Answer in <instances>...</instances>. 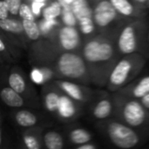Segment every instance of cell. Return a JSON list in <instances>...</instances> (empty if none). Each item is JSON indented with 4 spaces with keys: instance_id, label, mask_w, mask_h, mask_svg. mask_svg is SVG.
<instances>
[{
    "instance_id": "cell-26",
    "label": "cell",
    "mask_w": 149,
    "mask_h": 149,
    "mask_svg": "<svg viewBox=\"0 0 149 149\" xmlns=\"http://www.w3.org/2000/svg\"><path fill=\"white\" fill-rule=\"evenodd\" d=\"M63 6L58 0H51L43 9L42 17L46 19L60 18Z\"/></svg>"
},
{
    "instance_id": "cell-33",
    "label": "cell",
    "mask_w": 149,
    "mask_h": 149,
    "mask_svg": "<svg viewBox=\"0 0 149 149\" xmlns=\"http://www.w3.org/2000/svg\"><path fill=\"white\" fill-rule=\"evenodd\" d=\"M135 4H137L138 6H140L141 8L143 9H148V0H132Z\"/></svg>"
},
{
    "instance_id": "cell-7",
    "label": "cell",
    "mask_w": 149,
    "mask_h": 149,
    "mask_svg": "<svg viewBox=\"0 0 149 149\" xmlns=\"http://www.w3.org/2000/svg\"><path fill=\"white\" fill-rule=\"evenodd\" d=\"M93 4V18L98 33L117 36L119 30L128 20L121 17L110 0H90Z\"/></svg>"
},
{
    "instance_id": "cell-37",
    "label": "cell",
    "mask_w": 149,
    "mask_h": 149,
    "mask_svg": "<svg viewBox=\"0 0 149 149\" xmlns=\"http://www.w3.org/2000/svg\"><path fill=\"white\" fill-rule=\"evenodd\" d=\"M24 2H26V3H28L29 4H31V3L34 1V0H23Z\"/></svg>"
},
{
    "instance_id": "cell-38",
    "label": "cell",
    "mask_w": 149,
    "mask_h": 149,
    "mask_svg": "<svg viewBox=\"0 0 149 149\" xmlns=\"http://www.w3.org/2000/svg\"><path fill=\"white\" fill-rule=\"evenodd\" d=\"M148 9L149 10V0H148Z\"/></svg>"
},
{
    "instance_id": "cell-13",
    "label": "cell",
    "mask_w": 149,
    "mask_h": 149,
    "mask_svg": "<svg viewBox=\"0 0 149 149\" xmlns=\"http://www.w3.org/2000/svg\"><path fill=\"white\" fill-rule=\"evenodd\" d=\"M53 81L65 94L77 102L84 105L85 107L90 102L97 89V87L93 88L91 86H86L67 79H56Z\"/></svg>"
},
{
    "instance_id": "cell-29",
    "label": "cell",
    "mask_w": 149,
    "mask_h": 149,
    "mask_svg": "<svg viewBox=\"0 0 149 149\" xmlns=\"http://www.w3.org/2000/svg\"><path fill=\"white\" fill-rule=\"evenodd\" d=\"M30 79L31 80L38 86H43L45 85V79L42 71L40 68L37 65H31V70L30 72Z\"/></svg>"
},
{
    "instance_id": "cell-3",
    "label": "cell",
    "mask_w": 149,
    "mask_h": 149,
    "mask_svg": "<svg viewBox=\"0 0 149 149\" xmlns=\"http://www.w3.org/2000/svg\"><path fill=\"white\" fill-rule=\"evenodd\" d=\"M94 127L104 139L118 148H139L147 141L149 136V131L135 129L114 117L95 122Z\"/></svg>"
},
{
    "instance_id": "cell-20",
    "label": "cell",
    "mask_w": 149,
    "mask_h": 149,
    "mask_svg": "<svg viewBox=\"0 0 149 149\" xmlns=\"http://www.w3.org/2000/svg\"><path fill=\"white\" fill-rule=\"evenodd\" d=\"M43 129L44 127H33L21 130L20 137L23 146L27 149L43 148Z\"/></svg>"
},
{
    "instance_id": "cell-5",
    "label": "cell",
    "mask_w": 149,
    "mask_h": 149,
    "mask_svg": "<svg viewBox=\"0 0 149 149\" xmlns=\"http://www.w3.org/2000/svg\"><path fill=\"white\" fill-rule=\"evenodd\" d=\"M114 100L113 117L139 130L149 131V112L141 100L113 93Z\"/></svg>"
},
{
    "instance_id": "cell-35",
    "label": "cell",
    "mask_w": 149,
    "mask_h": 149,
    "mask_svg": "<svg viewBox=\"0 0 149 149\" xmlns=\"http://www.w3.org/2000/svg\"><path fill=\"white\" fill-rule=\"evenodd\" d=\"M141 100V102L143 103V105L145 106V107L148 110L149 112V94H148L145 97H143Z\"/></svg>"
},
{
    "instance_id": "cell-11",
    "label": "cell",
    "mask_w": 149,
    "mask_h": 149,
    "mask_svg": "<svg viewBox=\"0 0 149 149\" xmlns=\"http://www.w3.org/2000/svg\"><path fill=\"white\" fill-rule=\"evenodd\" d=\"M35 108H16L10 112V119L17 127L23 129L45 127L50 126L51 120L46 114L42 115Z\"/></svg>"
},
{
    "instance_id": "cell-1",
    "label": "cell",
    "mask_w": 149,
    "mask_h": 149,
    "mask_svg": "<svg viewBox=\"0 0 149 149\" xmlns=\"http://www.w3.org/2000/svg\"><path fill=\"white\" fill-rule=\"evenodd\" d=\"M32 65H48L55 72L56 79H67L93 86L86 63L80 52H64L49 39L40 38L29 49Z\"/></svg>"
},
{
    "instance_id": "cell-36",
    "label": "cell",
    "mask_w": 149,
    "mask_h": 149,
    "mask_svg": "<svg viewBox=\"0 0 149 149\" xmlns=\"http://www.w3.org/2000/svg\"><path fill=\"white\" fill-rule=\"evenodd\" d=\"M58 1L62 4V6H71L75 0H58Z\"/></svg>"
},
{
    "instance_id": "cell-31",
    "label": "cell",
    "mask_w": 149,
    "mask_h": 149,
    "mask_svg": "<svg viewBox=\"0 0 149 149\" xmlns=\"http://www.w3.org/2000/svg\"><path fill=\"white\" fill-rule=\"evenodd\" d=\"M10 17L9 5L6 0H0V19H6Z\"/></svg>"
},
{
    "instance_id": "cell-17",
    "label": "cell",
    "mask_w": 149,
    "mask_h": 149,
    "mask_svg": "<svg viewBox=\"0 0 149 149\" xmlns=\"http://www.w3.org/2000/svg\"><path fill=\"white\" fill-rule=\"evenodd\" d=\"M119 14L127 20H135L147 17V9L141 8L132 0H110Z\"/></svg>"
},
{
    "instance_id": "cell-12",
    "label": "cell",
    "mask_w": 149,
    "mask_h": 149,
    "mask_svg": "<svg viewBox=\"0 0 149 149\" xmlns=\"http://www.w3.org/2000/svg\"><path fill=\"white\" fill-rule=\"evenodd\" d=\"M85 110L84 105L72 100L62 91L55 122L62 125L76 122L79 119L85 116Z\"/></svg>"
},
{
    "instance_id": "cell-34",
    "label": "cell",
    "mask_w": 149,
    "mask_h": 149,
    "mask_svg": "<svg viewBox=\"0 0 149 149\" xmlns=\"http://www.w3.org/2000/svg\"><path fill=\"white\" fill-rule=\"evenodd\" d=\"M145 56L149 58V23L148 27V31H147V42H146V52H145Z\"/></svg>"
},
{
    "instance_id": "cell-14",
    "label": "cell",
    "mask_w": 149,
    "mask_h": 149,
    "mask_svg": "<svg viewBox=\"0 0 149 149\" xmlns=\"http://www.w3.org/2000/svg\"><path fill=\"white\" fill-rule=\"evenodd\" d=\"M61 93L62 90L55 84L54 81L42 86L40 93L42 109L52 122H55Z\"/></svg>"
},
{
    "instance_id": "cell-18",
    "label": "cell",
    "mask_w": 149,
    "mask_h": 149,
    "mask_svg": "<svg viewBox=\"0 0 149 149\" xmlns=\"http://www.w3.org/2000/svg\"><path fill=\"white\" fill-rule=\"evenodd\" d=\"M118 93L141 100L143 97L149 94V73L139 76L124 88L118 91Z\"/></svg>"
},
{
    "instance_id": "cell-23",
    "label": "cell",
    "mask_w": 149,
    "mask_h": 149,
    "mask_svg": "<svg viewBox=\"0 0 149 149\" xmlns=\"http://www.w3.org/2000/svg\"><path fill=\"white\" fill-rule=\"evenodd\" d=\"M38 24L41 31L42 38H49L53 31L62 24L60 18H52L46 19L40 17L38 19Z\"/></svg>"
},
{
    "instance_id": "cell-4",
    "label": "cell",
    "mask_w": 149,
    "mask_h": 149,
    "mask_svg": "<svg viewBox=\"0 0 149 149\" xmlns=\"http://www.w3.org/2000/svg\"><path fill=\"white\" fill-rule=\"evenodd\" d=\"M148 58L140 52L121 56L112 69L106 89L118 92L140 76L147 65Z\"/></svg>"
},
{
    "instance_id": "cell-24",
    "label": "cell",
    "mask_w": 149,
    "mask_h": 149,
    "mask_svg": "<svg viewBox=\"0 0 149 149\" xmlns=\"http://www.w3.org/2000/svg\"><path fill=\"white\" fill-rule=\"evenodd\" d=\"M22 23L24 25V32L30 41L35 42L42 38L41 31L38 24V20L22 19Z\"/></svg>"
},
{
    "instance_id": "cell-22",
    "label": "cell",
    "mask_w": 149,
    "mask_h": 149,
    "mask_svg": "<svg viewBox=\"0 0 149 149\" xmlns=\"http://www.w3.org/2000/svg\"><path fill=\"white\" fill-rule=\"evenodd\" d=\"M77 19L93 17V4L90 0H75L71 5Z\"/></svg>"
},
{
    "instance_id": "cell-15",
    "label": "cell",
    "mask_w": 149,
    "mask_h": 149,
    "mask_svg": "<svg viewBox=\"0 0 149 149\" xmlns=\"http://www.w3.org/2000/svg\"><path fill=\"white\" fill-rule=\"evenodd\" d=\"M0 28L1 34L9 40H13L15 38L20 46L25 45L26 41H30L24 32L22 19L19 17H10L6 19H0Z\"/></svg>"
},
{
    "instance_id": "cell-25",
    "label": "cell",
    "mask_w": 149,
    "mask_h": 149,
    "mask_svg": "<svg viewBox=\"0 0 149 149\" xmlns=\"http://www.w3.org/2000/svg\"><path fill=\"white\" fill-rule=\"evenodd\" d=\"M78 28L84 38L93 37L98 33L93 17H84L78 20Z\"/></svg>"
},
{
    "instance_id": "cell-16",
    "label": "cell",
    "mask_w": 149,
    "mask_h": 149,
    "mask_svg": "<svg viewBox=\"0 0 149 149\" xmlns=\"http://www.w3.org/2000/svg\"><path fill=\"white\" fill-rule=\"evenodd\" d=\"M63 126H65L64 133L66 139L67 147L70 146L75 148L87 142H92L94 140V135L90 130L86 127L77 126L75 122Z\"/></svg>"
},
{
    "instance_id": "cell-30",
    "label": "cell",
    "mask_w": 149,
    "mask_h": 149,
    "mask_svg": "<svg viewBox=\"0 0 149 149\" xmlns=\"http://www.w3.org/2000/svg\"><path fill=\"white\" fill-rule=\"evenodd\" d=\"M9 5L10 17H19V9L23 3V0H6Z\"/></svg>"
},
{
    "instance_id": "cell-19",
    "label": "cell",
    "mask_w": 149,
    "mask_h": 149,
    "mask_svg": "<svg viewBox=\"0 0 149 149\" xmlns=\"http://www.w3.org/2000/svg\"><path fill=\"white\" fill-rule=\"evenodd\" d=\"M43 145L46 149H63L67 147L64 130L59 131L50 126L44 127L42 133Z\"/></svg>"
},
{
    "instance_id": "cell-8",
    "label": "cell",
    "mask_w": 149,
    "mask_h": 149,
    "mask_svg": "<svg viewBox=\"0 0 149 149\" xmlns=\"http://www.w3.org/2000/svg\"><path fill=\"white\" fill-rule=\"evenodd\" d=\"M8 86L21 94L27 101L30 108H42L41 99L36 93L33 82L17 65H12L7 75Z\"/></svg>"
},
{
    "instance_id": "cell-27",
    "label": "cell",
    "mask_w": 149,
    "mask_h": 149,
    "mask_svg": "<svg viewBox=\"0 0 149 149\" xmlns=\"http://www.w3.org/2000/svg\"><path fill=\"white\" fill-rule=\"evenodd\" d=\"M60 21L64 25L78 27V19L75 14L73 13L71 6H63L62 14L60 16Z\"/></svg>"
},
{
    "instance_id": "cell-28",
    "label": "cell",
    "mask_w": 149,
    "mask_h": 149,
    "mask_svg": "<svg viewBox=\"0 0 149 149\" xmlns=\"http://www.w3.org/2000/svg\"><path fill=\"white\" fill-rule=\"evenodd\" d=\"M19 18L21 19H29V20H37L33 11H32V9H31V4H29L28 3L26 2H24L22 3L21 4V7L19 9Z\"/></svg>"
},
{
    "instance_id": "cell-32",
    "label": "cell",
    "mask_w": 149,
    "mask_h": 149,
    "mask_svg": "<svg viewBox=\"0 0 149 149\" xmlns=\"http://www.w3.org/2000/svg\"><path fill=\"white\" fill-rule=\"evenodd\" d=\"M99 148L97 144H95L93 141L92 142H87V143H85V144H82V145H79V146H77L75 147V149H97Z\"/></svg>"
},
{
    "instance_id": "cell-9",
    "label": "cell",
    "mask_w": 149,
    "mask_h": 149,
    "mask_svg": "<svg viewBox=\"0 0 149 149\" xmlns=\"http://www.w3.org/2000/svg\"><path fill=\"white\" fill-rule=\"evenodd\" d=\"M114 114V100L113 93L97 88L96 92L86 106L85 116L93 123L108 120Z\"/></svg>"
},
{
    "instance_id": "cell-10",
    "label": "cell",
    "mask_w": 149,
    "mask_h": 149,
    "mask_svg": "<svg viewBox=\"0 0 149 149\" xmlns=\"http://www.w3.org/2000/svg\"><path fill=\"white\" fill-rule=\"evenodd\" d=\"M47 39L64 52H80L84 44V38L77 26L64 24L58 26Z\"/></svg>"
},
{
    "instance_id": "cell-2",
    "label": "cell",
    "mask_w": 149,
    "mask_h": 149,
    "mask_svg": "<svg viewBox=\"0 0 149 149\" xmlns=\"http://www.w3.org/2000/svg\"><path fill=\"white\" fill-rule=\"evenodd\" d=\"M80 52L86 63L93 86L106 87L112 69L121 57L117 48L116 37L97 33L84 38Z\"/></svg>"
},
{
    "instance_id": "cell-6",
    "label": "cell",
    "mask_w": 149,
    "mask_h": 149,
    "mask_svg": "<svg viewBox=\"0 0 149 149\" xmlns=\"http://www.w3.org/2000/svg\"><path fill=\"white\" fill-rule=\"evenodd\" d=\"M148 23L145 17L128 20L121 26L116 36V45L120 56L134 52L145 56Z\"/></svg>"
},
{
    "instance_id": "cell-21",
    "label": "cell",
    "mask_w": 149,
    "mask_h": 149,
    "mask_svg": "<svg viewBox=\"0 0 149 149\" xmlns=\"http://www.w3.org/2000/svg\"><path fill=\"white\" fill-rule=\"evenodd\" d=\"M0 98L2 102L6 107H9L12 109L23 108L25 107H29V105L24 98L9 86L2 87L0 92Z\"/></svg>"
}]
</instances>
